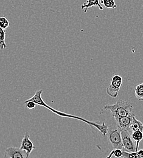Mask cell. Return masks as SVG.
Wrapping results in <instances>:
<instances>
[{"instance_id":"1","label":"cell","mask_w":143,"mask_h":158,"mask_svg":"<svg viewBox=\"0 0 143 158\" xmlns=\"http://www.w3.org/2000/svg\"><path fill=\"white\" fill-rule=\"evenodd\" d=\"M43 93V90H38L36 92V93L34 94V95L30 99L26 100V101H32L34 102L36 105H38L39 106H41L43 107H44L47 109H48L49 110H50L51 112H53V113L61 116L63 118H75V119H78L79 120H81L83 122L86 123L88 125L92 126L93 127H95L96 129H98L100 133L102 134L103 136H106L108 132V127L107 125L104 123V122H103L102 123H98L94 122H91V121H89L88 120H86L85 118H82L81 117L79 116H74L72 114H67L65 113H63L61 111H59L54 108H51V106H49L48 104H46L45 103V102L44 101V100L42 99L41 95Z\"/></svg>"},{"instance_id":"2","label":"cell","mask_w":143,"mask_h":158,"mask_svg":"<svg viewBox=\"0 0 143 158\" xmlns=\"http://www.w3.org/2000/svg\"><path fill=\"white\" fill-rule=\"evenodd\" d=\"M103 110L109 111L114 119L135 114L132 103L123 100H118L113 105H107Z\"/></svg>"},{"instance_id":"3","label":"cell","mask_w":143,"mask_h":158,"mask_svg":"<svg viewBox=\"0 0 143 158\" xmlns=\"http://www.w3.org/2000/svg\"><path fill=\"white\" fill-rule=\"evenodd\" d=\"M107 125V124H106ZM108 127V139L112 145L113 150L121 149L124 150L121 138V130L117 126L115 121L111 125H107Z\"/></svg>"},{"instance_id":"4","label":"cell","mask_w":143,"mask_h":158,"mask_svg":"<svg viewBox=\"0 0 143 158\" xmlns=\"http://www.w3.org/2000/svg\"><path fill=\"white\" fill-rule=\"evenodd\" d=\"M123 77L118 75L115 74L112 76L110 85L107 88V94L112 98L118 97L120 90L123 84Z\"/></svg>"},{"instance_id":"5","label":"cell","mask_w":143,"mask_h":158,"mask_svg":"<svg viewBox=\"0 0 143 158\" xmlns=\"http://www.w3.org/2000/svg\"><path fill=\"white\" fill-rule=\"evenodd\" d=\"M132 131L128 129L121 131V138L124 148L123 151L128 153L137 152L136 143L132 138Z\"/></svg>"},{"instance_id":"6","label":"cell","mask_w":143,"mask_h":158,"mask_svg":"<svg viewBox=\"0 0 143 158\" xmlns=\"http://www.w3.org/2000/svg\"><path fill=\"white\" fill-rule=\"evenodd\" d=\"M4 158H29V156L20 148L11 147L5 150Z\"/></svg>"},{"instance_id":"7","label":"cell","mask_w":143,"mask_h":158,"mask_svg":"<svg viewBox=\"0 0 143 158\" xmlns=\"http://www.w3.org/2000/svg\"><path fill=\"white\" fill-rule=\"evenodd\" d=\"M20 148L23 151H25L28 156H30L31 152L36 148V147L34 145L33 142L30 139V136L27 132L24 134L23 138L21 142Z\"/></svg>"},{"instance_id":"8","label":"cell","mask_w":143,"mask_h":158,"mask_svg":"<svg viewBox=\"0 0 143 158\" xmlns=\"http://www.w3.org/2000/svg\"><path fill=\"white\" fill-rule=\"evenodd\" d=\"M135 116V114L126 116V117H122V118H118L114 119L117 126L120 128V130H127L129 128L130 126L133 117Z\"/></svg>"},{"instance_id":"9","label":"cell","mask_w":143,"mask_h":158,"mask_svg":"<svg viewBox=\"0 0 143 158\" xmlns=\"http://www.w3.org/2000/svg\"><path fill=\"white\" fill-rule=\"evenodd\" d=\"M93 6H98L101 10H103V7L101 4L99 0H86L85 2L81 6V9L83 10L85 13H86L87 10Z\"/></svg>"},{"instance_id":"10","label":"cell","mask_w":143,"mask_h":158,"mask_svg":"<svg viewBox=\"0 0 143 158\" xmlns=\"http://www.w3.org/2000/svg\"><path fill=\"white\" fill-rule=\"evenodd\" d=\"M128 129L130 130L132 133L133 131H141L143 133V123L140 120L137 119L135 116L130 126Z\"/></svg>"},{"instance_id":"11","label":"cell","mask_w":143,"mask_h":158,"mask_svg":"<svg viewBox=\"0 0 143 158\" xmlns=\"http://www.w3.org/2000/svg\"><path fill=\"white\" fill-rule=\"evenodd\" d=\"M123 158H143V150H140L136 152L128 153L123 151Z\"/></svg>"},{"instance_id":"12","label":"cell","mask_w":143,"mask_h":158,"mask_svg":"<svg viewBox=\"0 0 143 158\" xmlns=\"http://www.w3.org/2000/svg\"><path fill=\"white\" fill-rule=\"evenodd\" d=\"M132 138L133 139V140L136 143V148H137V151H138L140 143L143 140V133L141 131H133V132H132Z\"/></svg>"},{"instance_id":"13","label":"cell","mask_w":143,"mask_h":158,"mask_svg":"<svg viewBox=\"0 0 143 158\" xmlns=\"http://www.w3.org/2000/svg\"><path fill=\"white\" fill-rule=\"evenodd\" d=\"M6 33L4 29L0 27V49L3 50L7 48V45L5 41Z\"/></svg>"},{"instance_id":"14","label":"cell","mask_w":143,"mask_h":158,"mask_svg":"<svg viewBox=\"0 0 143 158\" xmlns=\"http://www.w3.org/2000/svg\"><path fill=\"white\" fill-rule=\"evenodd\" d=\"M135 96L139 100L143 101V82L138 85L135 90Z\"/></svg>"},{"instance_id":"15","label":"cell","mask_w":143,"mask_h":158,"mask_svg":"<svg viewBox=\"0 0 143 158\" xmlns=\"http://www.w3.org/2000/svg\"><path fill=\"white\" fill-rule=\"evenodd\" d=\"M100 3L107 9H116L117 7L115 0H101Z\"/></svg>"},{"instance_id":"16","label":"cell","mask_w":143,"mask_h":158,"mask_svg":"<svg viewBox=\"0 0 143 158\" xmlns=\"http://www.w3.org/2000/svg\"><path fill=\"white\" fill-rule=\"evenodd\" d=\"M10 23L6 17H0V27L3 29H6L9 27Z\"/></svg>"},{"instance_id":"17","label":"cell","mask_w":143,"mask_h":158,"mask_svg":"<svg viewBox=\"0 0 143 158\" xmlns=\"http://www.w3.org/2000/svg\"><path fill=\"white\" fill-rule=\"evenodd\" d=\"M24 103L26 104V106L28 109L29 110H32V109H34L36 108V104L34 102H32V101H24Z\"/></svg>"},{"instance_id":"18","label":"cell","mask_w":143,"mask_h":158,"mask_svg":"<svg viewBox=\"0 0 143 158\" xmlns=\"http://www.w3.org/2000/svg\"><path fill=\"white\" fill-rule=\"evenodd\" d=\"M113 150H114V156L116 158H123V150L121 149H115Z\"/></svg>"},{"instance_id":"19","label":"cell","mask_w":143,"mask_h":158,"mask_svg":"<svg viewBox=\"0 0 143 158\" xmlns=\"http://www.w3.org/2000/svg\"><path fill=\"white\" fill-rule=\"evenodd\" d=\"M113 156H114V150H113L110 152V153H109V155L106 158H111Z\"/></svg>"},{"instance_id":"20","label":"cell","mask_w":143,"mask_h":158,"mask_svg":"<svg viewBox=\"0 0 143 158\" xmlns=\"http://www.w3.org/2000/svg\"></svg>"}]
</instances>
